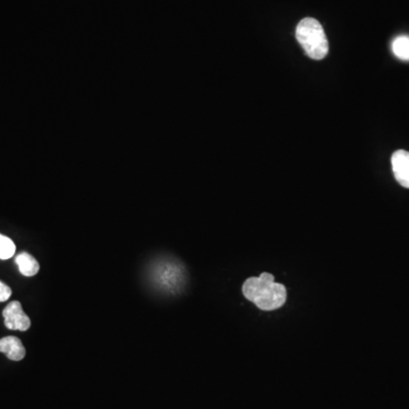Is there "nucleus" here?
<instances>
[{"label":"nucleus","mask_w":409,"mask_h":409,"mask_svg":"<svg viewBox=\"0 0 409 409\" xmlns=\"http://www.w3.org/2000/svg\"><path fill=\"white\" fill-rule=\"evenodd\" d=\"M242 292L261 311L279 309L287 300V289L281 283L274 282V276L271 273H261L259 278L246 280Z\"/></svg>","instance_id":"obj_1"},{"label":"nucleus","mask_w":409,"mask_h":409,"mask_svg":"<svg viewBox=\"0 0 409 409\" xmlns=\"http://www.w3.org/2000/svg\"><path fill=\"white\" fill-rule=\"evenodd\" d=\"M296 38L309 59L321 61L328 55V38L322 24L315 18H306L299 22Z\"/></svg>","instance_id":"obj_2"},{"label":"nucleus","mask_w":409,"mask_h":409,"mask_svg":"<svg viewBox=\"0 0 409 409\" xmlns=\"http://www.w3.org/2000/svg\"><path fill=\"white\" fill-rule=\"evenodd\" d=\"M3 316L5 319V325L9 330L28 331L31 326L29 316L24 313L20 302H9L4 309Z\"/></svg>","instance_id":"obj_3"},{"label":"nucleus","mask_w":409,"mask_h":409,"mask_svg":"<svg viewBox=\"0 0 409 409\" xmlns=\"http://www.w3.org/2000/svg\"><path fill=\"white\" fill-rule=\"evenodd\" d=\"M392 171L396 180L403 188L409 189V153L406 150H397L391 157Z\"/></svg>","instance_id":"obj_4"},{"label":"nucleus","mask_w":409,"mask_h":409,"mask_svg":"<svg viewBox=\"0 0 409 409\" xmlns=\"http://www.w3.org/2000/svg\"><path fill=\"white\" fill-rule=\"evenodd\" d=\"M0 352H4L8 360H15V362L23 360L26 354L22 341L13 336L0 339Z\"/></svg>","instance_id":"obj_5"},{"label":"nucleus","mask_w":409,"mask_h":409,"mask_svg":"<svg viewBox=\"0 0 409 409\" xmlns=\"http://www.w3.org/2000/svg\"><path fill=\"white\" fill-rule=\"evenodd\" d=\"M15 261L18 264V270L24 276L35 275L40 270L38 261L28 253H20V255L16 256Z\"/></svg>","instance_id":"obj_6"},{"label":"nucleus","mask_w":409,"mask_h":409,"mask_svg":"<svg viewBox=\"0 0 409 409\" xmlns=\"http://www.w3.org/2000/svg\"><path fill=\"white\" fill-rule=\"evenodd\" d=\"M392 52L401 61H409V37L399 35L392 42Z\"/></svg>","instance_id":"obj_7"},{"label":"nucleus","mask_w":409,"mask_h":409,"mask_svg":"<svg viewBox=\"0 0 409 409\" xmlns=\"http://www.w3.org/2000/svg\"><path fill=\"white\" fill-rule=\"evenodd\" d=\"M16 251V247L8 237L0 235V259H12Z\"/></svg>","instance_id":"obj_8"},{"label":"nucleus","mask_w":409,"mask_h":409,"mask_svg":"<svg viewBox=\"0 0 409 409\" xmlns=\"http://www.w3.org/2000/svg\"><path fill=\"white\" fill-rule=\"evenodd\" d=\"M12 296V289L0 281V302H6Z\"/></svg>","instance_id":"obj_9"}]
</instances>
